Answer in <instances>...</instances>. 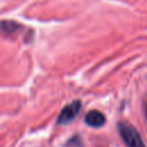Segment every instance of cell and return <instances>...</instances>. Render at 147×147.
I'll use <instances>...</instances> for the list:
<instances>
[{
    "label": "cell",
    "mask_w": 147,
    "mask_h": 147,
    "mask_svg": "<svg viewBox=\"0 0 147 147\" xmlns=\"http://www.w3.org/2000/svg\"><path fill=\"white\" fill-rule=\"evenodd\" d=\"M146 113H147V107H146Z\"/></svg>",
    "instance_id": "5b68a950"
},
{
    "label": "cell",
    "mask_w": 147,
    "mask_h": 147,
    "mask_svg": "<svg viewBox=\"0 0 147 147\" xmlns=\"http://www.w3.org/2000/svg\"><path fill=\"white\" fill-rule=\"evenodd\" d=\"M82 107V102L79 100H75L72 102H70L69 105H67L60 113L59 117H57V124H69L70 122H72L77 114L79 113Z\"/></svg>",
    "instance_id": "7a4b0ae2"
},
{
    "label": "cell",
    "mask_w": 147,
    "mask_h": 147,
    "mask_svg": "<svg viewBox=\"0 0 147 147\" xmlns=\"http://www.w3.org/2000/svg\"><path fill=\"white\" fill-rule=\"evenodd\" d=\"M85 122L87 125L93 126V127H100L105 124L106 122V117L102 113H100L99 110H90L86 116H85Z\"/></svg>",
    "instance_id": "3957f363"
},
{
    "label": "cell",
    "mask_w": 147,
    "mask_h": 147,
    "mask_svg": "<svg viewBox=\"0 0 147 147\" xmlns=\"http://www.w3.org/2000/svg\"><path fill=\"white\" fill-rule=\"evenodd\" d=\"M118 132L127 147H146L139 132L127 123H118Z\"/></svg>",
    "instance_id": "6da1fadb"
},
{
    "label": "cell",
    "mask_w": 147,
    "mask_h": 147,
    "mask_svg": "<svg viewBox=\"0 0 147 147\" xmlns=\"http://www.w3.org/2000/svg\"><path fill=\"white\" fill-rule=\"evenodd\" d=\"M20 25L16 24L15 22H7V21H2V31L5 33H13L15 32L16 29H18Z\"/></svg>",
    "instance_id": "277c9868"
}]
</instances>
